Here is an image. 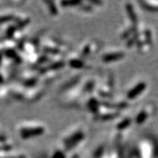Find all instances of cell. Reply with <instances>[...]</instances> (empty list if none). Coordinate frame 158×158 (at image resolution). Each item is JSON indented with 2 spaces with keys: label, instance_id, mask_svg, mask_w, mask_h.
<instances>
[{
  "label": "cell",
  "instance_id": "obj_6",
  "mask_svg": "<svg viewBox=\"0 0 158 158\" xmlns=\"http://www.w3.org/2000/svg\"><path fill=\"white\" fill-rule=\"evenodd\" d=\"M68 64L72 68H74V69H81V68H82L84 66L85 62L83 61V59L79 56V57H73V58L69 59L68 60Z\"/></svg>",
  "mask_w": 158,
  "mask_h": 158
},
{
  "label": "cell",
  "instance_id": "obj_1",
  "mask_svg": "<svg viewBox=\"0 0 158 158\" xmlns=\"http://www.w3.org/2000/svg\"><path fill=\"white\" fill-rule=\"evenodd\" d=\"M19 137L23 139H28L40 136L45 133L46 129L44 124L35 121H25L19 124L17 129Z\"/></svg>",
  "mask_w": 158,
  "mask_h": 158
},
{
  "label": "cell",
  "instance_id": "obj_3",
  "mask_svg": "<svg viewBox=\"0 0 158 158\" xmlns=\"http://www.w3.org/2000/svg\"><path fill=\"white\" fill-rule=\"evenodd\" d=\"M125 53L123 50L118 49V48H110L102 52L101 60L106 63L114 62V61H118L123 59Z\"/></svg>",
  "mask_w": 158,
  "mask_h": 158
},
{
  "label": "cell",
  "instance_id": "obj_2",
  "mask_svg": "<svg viewBox=\"0 0 158 158\" xmlns=\"http://www.w3.org/2000/svg\"><path fill=\"white\" fill-rule=\"evenodd\" d=\"M85 138V132L81 127H75L69 131L62 138V143L66 149L69 150L76 147Z\"/></svg>",
  "mask_w": 158,
  "mask_h": 158
},
{
  "label": "cell",
  "instance_id": "obj_5",
  "mask_svg": "<svg viewBox=\"0 0 158 158\" xmlns=\"http://www.w3.org/2000/svg\"><path fill=\"white\" fill-rule=\"evenodd\" d=\"M144 83L143 82H139L137 85H135V86L130 89L127 93V99L132 100L135 99V98H137V96L139 94H141V92L143 91L144 89Z\"/></svg>",
  "mask_w": 158,
  "mask_h": 158
},
{
  "label": "cell",
  "instance_id": "obj_8",
  "mask_svg": "<svg viewBox=\"0 0 158 158\" xmlns=\"http://www.w3.org/2000/svg\"><path fill=\"white\" fill-rule=\"evenodd\" d=\"M44 4H46L48 6V12L51 15H56L58 13H57V9H56V6H55V2H44Z\"/></svg>",
  "mask_w": 158,
  "mask_h": 158
},
{
  "label": "cell",
  "instance_id": "obj_9",
  "mask_svg": "<svg viewBox=\"0 0 158 158\" xmlns=\"http://www.w3.org/2000/svg\"><path fill=\"white\" fill-rule=\"evenodd\" d=\"M1 61H2V56L0 54V64H1Z\"/></svg>",
  "mask_w": 158,
  "mask_h": 158
},
{
  "label": "cell",
  "instance_id": "obj_7",
  "mask_svg": "<svg viewBox=\"0 0 158 158\" xmlns=\"http://www.w3.org/2000/svg\"><path fill=\"white\" fill-rule=\"evenodd\" d=\"M130 124H131V119L123 118L116 124V129H118L119 131H123V130H125V128H127Z\"/></svg>",
  "mask_w": 158,
  "mask_h": 158
},
{
  "label": "cell",
  "instance_id": "obj_4",
  "mask_svg": "<svg viewBox=\"0 0 158 158\" xmlns=\"http://www.w3.org/2000/svg\"><path fill=\"white\" fill-rule=\"evenodd\" d=\"M98 46V41L97 40H92V41L87 42L82 45L80 51V56L82 59H85L84 57H87L89 55L93 54L95 51H97Z\"/></svg>",
  "mask_w": 158,
  "mask_h": 158
}]
</instances>
